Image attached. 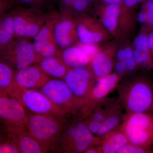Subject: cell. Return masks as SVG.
<instances>
[{"label": "cell", "mask_w": 153, "mask_h": 153, "mask_svg": "<svg viewBox=\"0 0 153 153\" xmlns=\"http://www.w3.org/2000/svg\"><path fill=\"white\" fill-rule=\"evenodd\" d=\"M60 59L69 68L85 67L91 62L88 57L76 45L64 49Z\"/></svg>", "instance_id": "obj_21"}, {"label": "cell", "mask_w": 153, "mask_h": 153, "mask_svg": "<svg viewBox=\"0 0 153 153\" xmlns=\"http://www.w3.org/2000/svg\"><path fill=\"white\" fill-rule=\"evenodd\" d=\"M117 51L116 44H112L100 49L91 61V69L96 78L103 77L111 73L114 57Z\"/></svg>", "instance_id": "obj_15"}, {"label": "cell", "mask_w": 153, "mask_h": 153, "mask_svg": "<svg viewBox=\"0 0 153 153\" xmlns=\"http://www.w3.org/2000/svg\"><path fill=\"white\" fill-rule=\"evenodd\" d=\"M64 123V120L59 119L31 112L27 113L26 126L29 134L47 152L60 136Z\"/></svg>", "instance_id": "obj_3"}, {"label": "cell", "mask_w": 153, "mask_h": 153, "mask_svg": "<svg viewBox=\"0 0 153 153\" xmlns=\"http://www.w3.org/2000/svg\"><path fill=\"white\" fill-rule=\"evenodd\" d=\"M18 145L21 153H46L40 144L28 132L26 127L6 128Z\"/></svg>", "instance_id": "obj_16"}, {"label": "cell", "mask_w": 153, "mask_h": 153, "mask_svg": "<svg viewBox=\"0 0 153 153\" xmlns=\"http://www.w3.org/2000/svg\"><path fill=\"white\" fill-rule=\"evenodd\" d=\"M102 153H117L128 143L127 138L119 127L107 133L101 137Z\"/></svg>", "instance_id": "obj_20"}, {"label": "cell", "mask_w": 153, "mask_h": 153, "mask_svg": "<svg viewBox=\"0 0 153 153\" xmlns=\"http://www.w3.org/2000/svg\"><path fill=\"white\" fill-rule=\"evenodd\" d=\"M153 153V147L143 146L128 143L121 148L117 153Z\"/></svg>", "instance_id": "obj_26"}, {"label": "cell", "mask_w": 153, "mask_h": 153, "mask_svg": "<svg viewBox=\"0 0 153 153\" xmlns=\"http://www.w3.org/2000/svg\"><path fill=\"white\" fill-rule=\"evenodd\" d=\"M123 108L117 100L111 107L104 119L101 122L96 136L101 138L107 133L119 127L125 114L123 113Z\"/></svg>", "instance_id": "obj_19"}, {"label": "cell", "mask_w": 153, "mask_h": 153, "mask_svg": "<svg viewBox=\"0 0 153 153\" xmlns=\"http://www.w3.org/2000/svg\"><path fill=\"white\" fill-rule=\"evenodd\" d=\"M85 153H102L100 145H95L88 148L84 152Z\"/></svg>", "instance_id": "obj_38"}, {"label": "cell", "mask_w": 153, "mask_h": 153, "mask_svg": "<svg viewBox=\"0 0 153 153\" xmlns=\"http://www.w3.org/2000/svg\"><path fill=\"white\" fill-rule=\"evenodd\" d=\"M83 120L89 130L94 134L96 135L101 123L95 120L90 116L87 117Z\"/></svg>", "instance_id": "obj_33"}, {"label": "cell", "mask_w": 153, "mask_h": 153, "mask_svg": "<svg viewBox=\"0 0 153 153\" xmlns=\"http://www.w3.org/2000/svg\"><path fill=\"white\" fill-rule=\"evenodd\" d=\"M115 55L117 60L123 61L125 55V48L124 49L123 48H120V49L117 50Z\"/></svg>", "instance_id": "obj_39"}, {"label": "cell", "mask_w": 153, "mask_h": 153, "mask_svg": "<svg viewBox=\"0 0 153 153\" xmlns=\"http://www.w3.org/2000/svg\"><path fill=\"white\" fill-rule=\"evenodd\" d=\"M98 44L96 43H84L80 42L76 46L90 59V61L100 50Z\"/></svg>", "instance_id": "obj_28"}, {"label": "cell", "mask_w": 153, "mask_h": 153, "mask_svg": "<svg viewBox=\"0 0 153 153\" xmlns=\"http://www.w3.org/2000/svg\"><path fill=\"white\" fill-rule=\"evenodd\" d=\"M125 55L123 61L125 63L128 71H132L135 70L137 67L136 63L134 59L133 48L128 46L125 48Z\"/></svg>", "instance_id": "obj_31"}, {"label": "cell", "mask_w": 153, "mask_h": 153, "mask_svg": "<svg viewBox=\"0 0 153 153\" xmlns=\"http://www.w3.org/2000/svg\"><path fill=\"white\" fill-rule=\"evenodd\" d=\"M2 61L16 70L30 66L37 61L33 44L22 39L11 43L4 49Z\"/></svg>", "instance_id": "obj_10"}, {"label": "cell", "mask_w": 153, "mask_h": 153, "mask_svg": "<svg viewBox=\"0 0 153 153\" xmlns=\"http://www.w3.org/2000/svg\"><path fill=\"white\" fill-rule=\"evenodd\" d=\"M39 68L48 76L64 78L69 68L61 59L54 57L44 58L39 62Z\"/></svg>", "instance_id": "obj_22"}, {"label": "cell", "mask_w": 153, "mask_h": 153, "mask_svg": "<svg viewBox=\"0 0 153 153\" xmlns=\"http://www.w3.org/2000/svg\"><path fill=\"white\" fill-rule=\"evenodd\" d=\"M54 40H50L46 42L43 45L40 53L37 57V61H41L44 58L54 57L56 52V47Z\"/></svg>", "instance_id": "obj_27"}, {"label": "cell", "mask_w": 153, "mask_h": 153, "mask_svg": "<svg viewBox=\"0 0 153 153\" xmlns=\"http://www.w3.org/2000/svg\"><path fill=\"white\" fill-rule=\"evenodd\" d=\"M114 69L116 73L121 76L122 74H124L126 72H128L126 66L123 61L117 60L115 63Z\"/></svg>", "instance_id": "obj_35"}, {"label": "cell", "mask_w": 153, "mask_h": 153, "mask_svg": "<svg viewBox=\"0 0 153 153\" xmlns=\"http://www.w3.org/2000/svg\"><path fill=\"white\" fill-rule=\"evenodd\" d=\"M101 143V138L89 130L83 119L75 115L64 123L63 130L51 150L55 153H84L90 147Z\"/></svg>", "instance_id": "obj_2"}, {"label": "cell", "mask_w": 153, "mask_h": 153, "mask_svg": "<svg viewBox=\"0 0 153 153\" xmlns=\"http://www.w3.org/2000/svg\"><path fill=\"white\" fill-rule=\"evenodd\" d=\"M18 99L26 109L64 120L66 114L50 101L44 94L35 89H16L10 94Z\"/></svg>", "instance_id": "obj_6"}, {"label": "cell", "mask_w": 153, "mask_h": 153, "mask_svg": "<svg viewBox=\"0 0 153 153\" xmlns=\"http://www.w3.org/2000/svg\"><path fill=\"white\" fill-rule=\"evenodd\" d=\"M120 76L115 72L96 78L77 116L82 119L89 116L98 105L117 87Z\"/></svg>", "instance_id": "obj_8"}, {"label": "cell", "mask_w": 153, "mask_h": 153, "mask_svg": "<svg viewBox=\"0 0 153 153\" xmlns=\"http://www.w3.org/2000/svg\"><path fill=\"white\" fill-rule=\"evenodd\" d=\"M148 32L149 31L143 27L135 38L133 48V55L137 66L152 69L153 55L148 46Z\"/></svg>", "instance_id": "obj_17"}, {"label": "cell", "mask_w": 153, "mask_h": 153, "mask_svg": "<svg viewBox=\"0 0 153 153\" xmlns=\"http://www.w3.org/2000/svg\"><path fill=\"white\" fill-rule=\"evenodd\" d=\"M0 117L6 128L26 127L27 113L16 98L1 94Z\"/></svg>", "instance_id": "obj_11"}, {"label": "cell", "mask_w": 153, "mask_h": 153, "mask_svg": "<svg viewBox=\"0 0 153 153\" xmlns=\"http://www.w3.org/2000/svg\"><path fill=\"white\" fill-rule=\"evenodd\" d=\"M97 4L100 23L110 35L119 37L123 33H128L133 23L131 10L126 6L117 4Z\"/></svg>", "instance_id": "obj_5"}, {"label": "cell", "mask_w": 153, "mask_h": 153, "mask_svg": "<svg viewBox=\"0 0 153 153\" xmlns=\"http://www.w3.org/2000/svg\"><path fill=\"white\" fill-rule=\"evenodd\" d=\"M52 24L44 25L34 37L33 48L35 53L38 55L41 52L44 44L47 41L54 40L53 37V29L54 26Z\"/></svg>", "instance_id": "obj_25"}, {"label": "cell", "mask_w": 153, "mask_h": 153, "mask_svg": "<svg viewBox=\"0 0 153 153\" xmlns=\"http://www.w3.org/2000/svg\"><path fill=\"white\" fill-rule=\"evenodd\" d=\"M50 77L38 66H29L15 71L14 83L16 88L36 89L41 88Z\"/></svg>", "instance_id": "obj_13"}, {"label": "cell", "mask_w": 153, "mask_h": 153, "mask_svg": "<svg viewBox=\"0 0 153 153\" xmlns=\"http://www.w3.org/2000/svg\"><path fill=\"white\" fill-rule=\"evenodd\" d=\"M63 78L81 105V109L96 79L91 69L86 66L69 68Z\"/></svg>", "instance_id": "obj_9"}, {"label": "cell", "mask_w": 153, "mask_h": 153, "mask_svg": "<svg viewBox=\"0 0 153 153\" xmlns=\"http://www.w3.org/2000/svg\"><path fill=\"white\" fill-rule=\"evenodd\" d=\"M16 1L28 4L33 7L39 8L43 7L48 2V0H13Z\"/></svg>", "instance_id": "obj_34"}, {"label": "cell", "mask_w": 153, "mask_h": 153, "mask_svg": "<svg viewBox=\"0 0 153 153\" xmlns=\"http://www.w3.org/2000/svg\"><path fill=\"white\" fill-rule=\"evenodd\" d=\"M16 13L13 16L14 35L22 38L35 37L43 26V21L30 10H21Z\"/></svg>", "instance_id": "obj_12"}, {"label": "cell", "mask_w": 153, "mask_h": 153, "mask_svg": "<svg viewBox=\"0 0 153 153\" xmlns=\"http://www.w3.org/2000/svg\"><path fill=\"white\" fill-rule=\"evenodd\" d=\"M147 14L146 25L143 26L149 32L153 30V0H144L141 3Z\"/></svg>", "instance_id": "obj_30"}, {"label": "cell", "mask_w": 153, "mask_h": 153, "mask_svg": "<svg viewBox=\"0 0 153 153\" xmlns=\"http://www.w3.org/2000/svg\"><path fill=\"white\" fill-rule=\"evenodd\" d=\"M14 35L13 16H7L3 18L0 24L1 49H5L11 44Z\"/></svg>", "instance_id": "obj_24"}, {"label": "cell", "mask_w": 153, "mask_h": 153, "mask_svg": "<svg viewBox=\"0 0 153 153\" xmlns=\"http://www.w3.org/2000/svg\"><path fill=\"white\" fill-rule=\"evenodd\" d=\"M144 0H136V1L138 3V4H140V3H141Z\"/></svg>", "instance_id": "obj_41"}, {"label": "cell", "mask_w": 153, "mask_h": 153, "mask_svg": "<svg viewBox=\"0 0 153 153\" xmlns=\"http://www.w3.org/2000/svg\"><path fill=\"white\" fill-rule=\"evenodd\" d=\"M53 37L55 44L61 47H68L76 35L75 25L70 19H63L54 25Z\"/></svg>", "instance_id": "obj_18"}, {"label": "cell", "mask_w": 153, "mask_h": 153, "mask_svg": "<svg viewBox=\"0 0 153 153\" xmlns=\"http://www.w3.org/2000/svg\"><path fill=\"white\" fill-rule=\"evenodd\" d=\"M76 32V38L84 43L98 44L107 40L110 34L100 22L88 19L77 24Z\"/></svg>", "instance_id": "obj_14"}, {"label": "cell", "mask_w": 153, "mask_h": 153, "mask_svg": "<svg viewBox=\"0 0 153 153\" xmlns=\"http://www.w3.org/2000/svg\"><path fill=\"white\" fill-rule=\"evenodd\" d=\"M40 91L66 114L76 115L80 111L81 105L64 80L49 79Z\"/></svg>", "instance_id": "obj_7"}, {"label": "cell", "mask_w": 153, "mask_h": 153, "mask_svg": "<svg viewBox=\"0 0 153 153\" xmlns=\"http://www.w3.org/2000/svg\"><path fill=\"white\" fill-rule=\"evenodd\" d=\"M137 19L139 23L141 25H144V26L146 25L148 20L147 14L146 9L142 5L140 10L137 14Z\"/></svg>", "instance_id": "obj_36"}, {"label": "cell", "mask_w": 153, "mask_h": 153, "mask_svg": "<svg viewBox=\"0 0 153 153\" xmlns=\"http://www.w3.org/2000/svg\"><path fill=\"white\" fill-rule=\"evenodd\" d=\"M119 127L126 135L129 143L153 147V113L126 112Z\"/></svg>", "instance_id": "obj_4"}, {"label": "cell", "mask_w": 153, "mask_h": 153, "mask_svg": "<svg viewBox=\"0 0 153 153\" xmlns=\"http://www.w3.org/2000/svg\"></svg>", "instance_id": "obj_42"}, {"label": "cell", "mask_w": 153, "mask_h": 153, "mask_svg": "<svg viewBox=\"0 0 153 153\" xmlns=\"http://www.w3.org/2000/svg\"><path fill=\"white\" fill-rule=\"evenodd\" d=\"M118 101L126 113L153 114V82L146 77H136L117 86Z\"/></svg>", "instance_id": "obj_1"}, {"label": "cell", "mask_w": 153, "mask_h": 153, "mask_svg": "<svg viewBox=\"0 0 153 153\" xmlns=\"http://www.w3.org/2000/svg\"><path fill=\"white\" fill-rule=\"evenodd\" d=\"M91 4L88 0H73L70 8L77 12H84L88 9Z\"/></svg>", "instance_id": "obj_32"}, {"label": "cell", "mask_w": 153, "mask_h": 153, "mask_svg": "<svg viewBox=\"0 0 153 153\" xmlns=\"http://www.w3.org/2000/svg\"><path fill=\"white\" fill-rule=\"evenodd\" d=\"M15 71L7 63H0V92L1 94L10 95L16 87L14 81Z\"/></svg>", "instance_id": "obj_23"}, {"label": "cell", "mask_w": 153, "mask_h": 153, "mask_svg": "<svg viewBox=\"0 0 153 153\" xmlns=\"http://www.w3.org/2000/svg\"><path fill=\"white\" fill-rule=\"evenodd\" d=\"M88 1L91 4H92V3L96 2L97 0H88Z\"/></svg>", "instance_id": "obj_40"}, {"label": "cell", "mask_w": 153, "mask_h": 153, "mask_svg": "<svg viewBox=\"0 0 153 153\" xmlns=\"http://www.w3.org/2000/svg\"><path fill=\"white\" fill-rule=\"evenodd\" d=\"M96 2L102 4H117L120 6H126L124 0H97Z\"/></svg>", "instance_id": "obj_37"}, {"label": "cell", "mask_w": 153, "mask_h": 153, "mask_svg": "<svg viewBox=\"0 0 153 153\" xmlns=\"http://www.w3.org/2000/svg\"><path fill=\"white\" fill-rule=\"evenodd\" d=\"M5 140L0 145V153H20V149L16 143L11 137Z\"/></svg>", "instance_id": "obj_29"}]
</instances>
